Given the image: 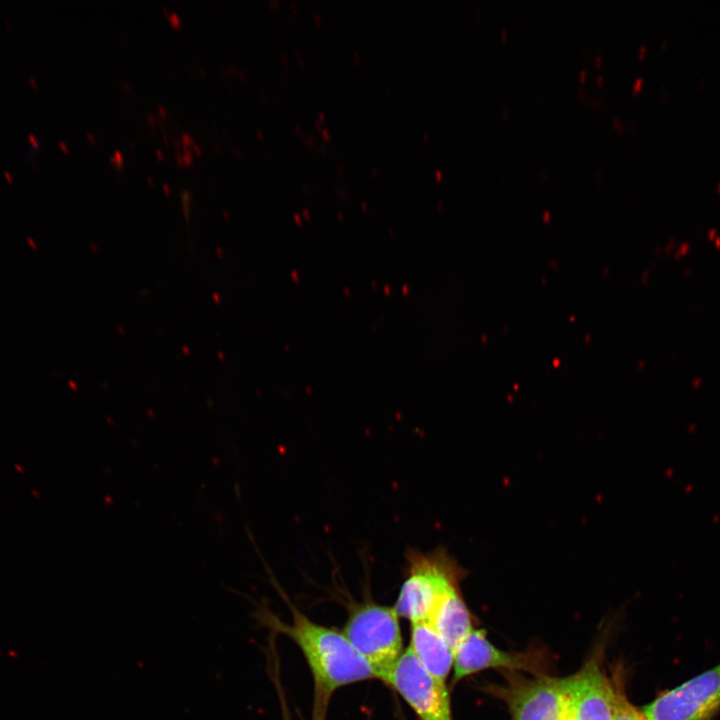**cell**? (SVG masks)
<instances>
[{
	"mask_svg": "<svg viewBox=\"0 0 720 720\" xmlns=\"http://www.w3.org/2000/svg\"><path fill=\"white\" fill-rule=\"evenodd\" d=\"M282 58H283L284 63H287L286 55L284 53L282 54Z\"/></svg>",
	"mask_w": 720,
	"mask_h": 720,
	"instance_id": "603a6c76",
	"label": "cell"
},
{
	"mask_svg": "<svg viewBox=\"0 0 720 720\" xmlns=\"http://www.w3.org/2000/svg\"><path fill=\"white\" fill-rule=\"evenodd\" d=\"M613 720H646L640 709L635 708L619 689Z\"/></svg>",
	"mask_w": 720,
	"mask_h": 720,
	"instance_id": "8fae6325",
	"label": "cell"
},
{
	"mask_svg": "<svg viewBox=\"0 0 720 720\" xmlns=\"http://www.w3.org/2000/svg\"><path fill=\"white\" fill-rule=\"evenodd\" d=\"M372 172H373V174H375V173L378 174V171L375 167L372 168Z\"/></svg>",
	"mask_w": 720,
	"mask_h": 720,
	"instance_id": "d4e9b609",
	"label": "cell"
},
{
	"mask_svg": "<svg viewBox=\"0 0 720 720\" xmlns=\"http://www.w3.org/2000/svg\"><path fill=\"white\" fill-rule=\"evenodd\" d=\"M568 677L565 720H613L619 689L598 658L591 657Z\"/></svg>",
	"mask_w": 720,
	"mask_h": 720,
	"instance_id": "52a82bcc",
	"label": "cell"
},
{
	"mask_svg": "<svg viewBox=\"0 0 720 720\" xmlns=\"http://www.w3.org/2000/svg\"><path fill=\"white\" fill-rule=\"evenodd\" d=\"M720 710V664L640 708L646 720H711Z\"/></svg>",
	"mask_w": 720,
	"mask_h": 720,
	"instance_id": "5b68a950",
	"label": "cell"
},
{
	"mask_svg": "<svg viewBox=\"0 0 720 720\" xmlns=\"http://www.w3.org/2000/svg\"><path fill=\"white\" fill-rule=\"evenodd\" d=\"M504 672L506 682L488 690L506 703L512 720H564L569 677Z\"/></svg>",
	"mask_w": 720,
	"mask_h": 720,
	"instance_id": "277c9868",
	"label": "cell"
},
{
	"mask_svg": "<svg viewBox=\"0 0 720 720\" xmlns=\"http://www.w3.org/2000/svg\"><path fill=\"white\" fill-rule=\"evenodd\" d=\"M304 140H305V142H306L307 144H309V145L315 144V140H314L310 135H308L307 137H305Z\"/></svg>",
	"mask_w": 720,
	"mask_h": 720,
	"instance_id": "4fadbf2b",
	"label": "cell"
},
{
	"mask_svg": "<svg viewBox=\"0 0 720 720\" xmlns=\"http://www.w3.org/2000/svg\"><path fill=\"white\" fill-rule=\"evenodd\" d=\"M295 131H296V132H297V133H298L299 135H301V130H300V127H298V126H297V127H295Z\"/></svg>",
	"mask_w": 720,
	"mask_h": 720,
	"instance_id": "7402d4cb",
	"label": "cell"
},
{
	"mask_svg": "<svg viewBox=\"0 0 720 720\" xmlns=\"http://www.w3.org/2000/svg\"><path fill=\"white\" fill-rule=\"evenodd\" d=\"M329 701L314 698L312 720H325Z\"/></svg>",
	"mask_w": 720,
	"mask_h": 720,
	"instance_id": "7c38bea8",
	"label": "cell"
},
{
	"mask_svg": "<svg viewBox=\"0 0 720 720\" xmlns=\"http://www.w3.org/2000/svg\"><path fill=\"white\" fill-rule=\"evenodd\" d=\"M293 622L281 625L299 646L314 680V697L329 701L332 693L351 683L376 678L369 663L343 633L314 623L292 607Z\"/></svg>",
	"mask_w": 720,
	"mask_h": 720,
	"instance_id": "6da1fadb",
	"label": "cell"
},
{
	"mask_svg": "<svg viewBox=\"0 0 720 720\" xmlns=\"http://www.w3.org/2000/svg\"><path fill=\"white\" fill-rule=\"evenodd\" d=\"M409 649L429 674L445 683L453 668V651L429 622L411 623Z\"/></svg>",
	"mask_w": 720,
	"mask_h": 720,
	"instance_id": "9c48e42d",
	"label": "cell"
},
{
	"mask_svg": "<svg viewBox=\"0 0 720 720\" xmlns=\"http://www.w3.org/2000/svg\"><path fill=\"white\" fill-rule=\"evenodd\" d=\"M322 134L324 135L325 139L330 140V133H329L328 129H326V128L322 129Z\"/></svg>",
	"mask_w": 720,
	"mask_h": 720,
	"instance_id": "5bb4252c",
	"label": "cell"
},
{
	"mask_svg": "<svg viewBox=\"0 0 720 720\" xmlns=\"http://www.w3.org/2000/svg\"><path fill=\"white\" fill-rule=\"evenodd\" d=\"M315 125H316L317 128H319V127H320V122H319V121H316V122H315Z\"/></svg>",
	"mask_w": 720,
	"mask_h": 720,
	"instance_id": "484cf974",
	"label": "cell"
},
{
	"mask_svg": "<svg viewBox=\"0 0 720 720\" xmlns=\"http://www.w3.org/2000/svg\"><path fill=\"white\" fill-rule=\"evenodd\" d=\"M454 652L473 629L471 613L459 587L444 594L436 603L428 621Z\"/></svg>",
	"mask_w": 720,
	"mask_h": 720,
	"instance_id": "30bf717a",
	"label": "cell"
},
{
	"mask_svg": "<svg viewBox=\"0 0 720 720\" xmlns=\"http://www.w3.org/2000/svg\"><path fill=\"white\" fill-rule=\"evenodd\" d=\"M405 558L406 577L393 608L410 623L428 621L438 600L459 587L464 570L442 547L427 553L408 548Z\"/></svg>",
	"mask_w": 720,
	"mask_h": 720,
	"instance_id": "7a4b0ae2",
	"label": "cell"
},
{
	"mask_svg": "<svg viewBox=\"0 0 720 720\" xmlns=\"http://www.w3.org/2000/svg\"><path fill=\"white\" fill-rule=\"evenodd\" d=\"M436 178H437V179H441V178H442V172H441V171H439V170L436 171Z\"/></svg>",
	"mask_w": 720,
	"mask_h": 720,
	"instance_id": "ffe728a7",
	"label": "cell"
},
{
	"mask_svg": "<svg viewBox=\"0 0 720 720\" xmlns=\"http://www.w3.org/2000/svg\"><path fill=\"white\" fill-rule=\"evenodd\" d=\"M319 117L321 118V120L325 119V115L323 114V112H319Z\"/></svg>",
	"mask_w": 720,
	"mask_h": 720,
	"instance_id": "44dd1931",
	"label": "cell"
},
{
	"mask_svg": "<svg viewBox=\"0 0 720 720\" xmlns=\"http://www.w3.org/2000/svg\"><path fill=\"white\" fill-rule=\"evenodd\" d=\"M541 667L538 656L501 650L487 639L484 629L473 628L453 652V683L485 669L543 674Z\"/></svg>",
	"mask_w": 720,
	"mask_h": 720,
	"instance_id": "ba28073f",
	"label": "cell"
},
{
	"mask_svg": "<svg viewBox=\"0 0 720 720\" xmlns=\"http://www.w3.org/2000/svg\"><path fill=\"white\" fill-rule=\"evenodd\" d=\"M369 663L376 678L385 680L402 655L399 616L393 607L366 600L352 606L343 631Z\"/></svg>",
	"mask_w": 720,
	"mask_h": 720,
	"instance_id": "3957f363",
	"label": "cell"
},
{
	"mask_svg": "<svg viewBox=\"0 0 720 720\" xmlns=\"http://www.w3.org/2000/svg\"><path fill=\"white\" fill-rule=\"evenodd\" d=\"M291 5H292L293 9L295 10L296 9L295 7H297L295 2H292Z\"/></svg>",
	"mask_w": 720,
	"mask_h": 720,
	"instance_id": "4316f807",
	"label": "cell"
},
{
	"mask_svg": "<svg viewBox=\"0 0 720 720\" xmlns=\"http://www.w3.org/2000/svg\"><path fill=\"white\" fill-rule=\"evenodd\" d=\"M314 19L316 20V23H317V24H319V23L321 22V17H320V15L317 14V13L314 14Z\"/></svg>",
	"mask_w": 720,
	"mask_h": 720,
	"instance_id": "2e32d148",
	"label": "cell"
},
{
	"mask_svg": "<svg viewBox=\"0 0 720 720\" xmlns=\"http://www.w3.org/2000/svg\"><path fill=\"white\" fill-rule=\"evenodd\" d=\"M295 55H297V60H298V62L300 63V65H303V61H302V59H301V57H300L301 55H300V53L298 52V50L295 51Z\"/></svg>",
	"mask_w": 720,
	"mask_h": 720,
	"instance_id": "9a60e30c",
	"label": "cell"
},
{
	"mask_svg": "<svg viewBox=\"0 0 720 720\" xmlns=\"http://www.w3.org/2000/svg\"><path fill=\"white\" fill-rule=\"evenodd\" d=\"M423 139H425V141H428V134H423Z\"/></svg>",
	"mask_w": 720,
	"mask_h": 720,
	"instance_id": "cb8c5ba5",
	"label": "cell"
},
{
	"mask_svg": "<svg viewBox=\"0 0 720 720\" xmlns=\"http://www.w3.org/2000/svg\"><path fill=\"white\" fill-rule=\"evenodd\" d=\"M336 169H337V171H338L339 174H343V173H344V170H343V168H342L341 166H339V165L336 166Z\"/></svg>",
	"mask_w": 720,
	"mask_h": 720,
	"instance_id": "d6986e66",
	"label": "cell"
},
{
	"mask_svg": "<svg viewBox=\"0 0 720 720\" xmlns=\"http://www.w3.org/2000/svg\"><path fill=\"white\" fill-rule=\"evenodd\" d=\"M415 711L420 720H453L445 683L438 681L406 649L386 679Z\"/></svg>",
	"mask_w": 720,
	"mask_h": 720,
	"instance_id": "8992f818",
	"label": "cell"
},
{
	"mask_svg": "<svg viewBox=\"0 0 720 720\" xmlns=\"http://www.w3.org/2000/svg\"><path fill=\"white\" fill-rule=\"evenodd\" d=\"M641 83H642V80H641V79H637V82H636V84L634 85V88H635V89H638V87L641 86Z\"/></svg>",
	"mask_w": 720,
	"mask_h": 720,
	"instance_id": "ac0fdd59",
	"label": "cell"
},
{
	"mask_svg": "<svg viewBox=\"0 0 720 720\" xmlns=\"http://www.w3.org/2000/svg\"><path fill=\"white\" fill-rule=\"evenodd\" d=\"M353 58L356 62H359L361 60L358 53H353Z\"/></svg>",
	"mask_w": 720,
	"mask_h": 720,
	"instance_id": "e0dca14e",
	"label": "cell"
}]
</instances>
